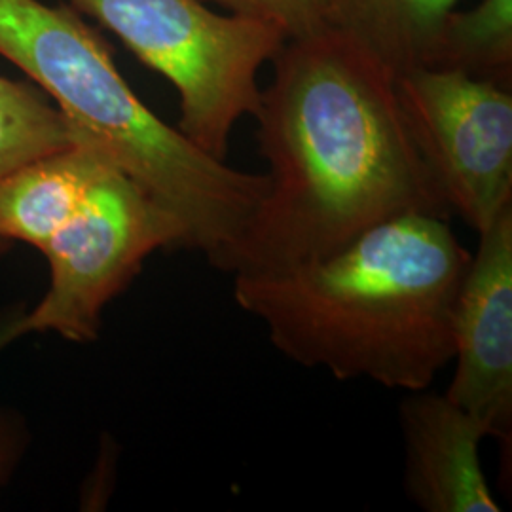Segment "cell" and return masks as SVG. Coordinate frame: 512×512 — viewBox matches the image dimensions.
Here are the masks:
<instances>
[{
	"label": "cell",
	"instance_id": "cell-12",
	"mask_svg": "<svg viewBox=\"0 0 512 512\" xmlns=\"http://www.w3.org/2000/svg\"><path fill=\"white\" fill-rule=\"evenodd\" d=\"M80 139L65 114L42 93L0 76V179Z\"/></svg>",
	"mask_w": 512,
	"mask_h": 512
},
{
	"label": "cell",
	"instance_id": "cell-5",
	"mask_svg": "<svg viewBox=\"0 0 512 512\" xmlns=\"http://www.w3.org/2000/svg\"><path fill=\"white\" fill-rule=\"evenodd\" d=\"M173 247L186 249L183 224L110 162L40 249L50 260L52 283L37 308L14 321V338L44 330L73 342L97 338L103 308L148 255Z\"/></svg>",
	"mask_w": 512,
	"mask_h": 512
},
{
	"label": "cell",
	"instance_id": "cell-10",
	"mask_svg": "<svg viewBox=\"0 0 512 512\" xmlns=\"http://www.w3.org/2000/svg\"><path fill=\"white\" fill-rule=\"evenodd\" d=\"M458 0H332V25L357 38L397 74L429 67Z\"/></svg>",
	"mask_w": 512,
	"mask_h": 512
},
{
	"label": "cell",
	"instance_id": "cell-14",
	"mask_svg": "<svg viewBox=\"0 0 512 512\" xmlns=\"http://www.w3.org/2000/svg\"><path fill=\"white\" fill-rule=\"evenodd\" d=\"M12 340H16L14 338V321L0 325V349L4 348L6 344H10Z\"/></svg>",
	"mask_w": 512,
	"mask_h": 512
},
{
	"label": "cell",
	"instance_id": "cell-2",
	"mask_svg": "<svg viewBox=\"0 0 512 512\" xmlns=\"http://www.w3.org/2000/svg\"><path fill=\"white\" fill-rule=\"evenodd\" d=\"M469 260L450 219L406 213L325 258L234 275V300L298 365L420 391L454 361V310Z\"/></svg>",
	"mask_w": 512,
	"mask_h": 512
},
{
	"label": "cell",
	"instance_id": "cell-7",
	"mask_svg": "<svg viewBox=\"0 0 512 512\" xmlns=\"http://www.w3.org/2000/svg\"><path fill=\"white\" fill-rule=\"evenodd\" d=\"M456 370L448 391L486 437L512 435V207L478 234L454 310Z\"/></svg>",
	"mask_w": 512,
	"mask_h": 512
},
{
	"label": "cell",
	"instance_id": "cell-1",
	"mask_svg": "<svg viewBox=\"0 0 512 512\" xmlns=\"http://www.w3.org/2000/svg\"><path fill=\"white\" fill-rule=\"evenodd\" d=\"M272 61L255 114L270 184L230 274L325 258L406 213L452 217L378 55L332 25L291 40Z\"/></svg>",
	"mask_w": 512,
	"mask_h": 512
},
{
	"label": "cell",
	"instance_id": "cell-13",
	"mask_svg": "<svg viewBox=\"0 0 512 512\" xmlns=\"http://www.w3.org/2000/svg\"><path fill=\"white\" fill-rule=\"evenodd\" d=\"M236 16L279 27L287 40L306 38L332 27V0H203Z\"/></svg>",
	"mask_w": 512,
	"mask_h": 512
},
{
	"label": "cell",
	"instance_id": "cell-3",
	"mask_svg": "<svg viewBox=\"0 0 512 512\" xmlns=\"http://www.w3.org/2000/svg\"><path fill=\"white\" fill-rule=\"evenodd\" d=\"M0 55L183 224L186 249L228 272L268 192L266 173L230 167L160 120L129 88L105 40L71 4L0 0Z\"/></svg>",
	"mask_w": 512,
	"mask_h": 512
},
{
	"label": "cell",
	"instance_id": "cell-9",
	"mask_svg": "<svg viewBox=\"0 0 512 512\" xmlns=\"http://www.w3.org/2000/svg\"><path fill=\"white\" fill-rule=\"evenodd\" d=\"M110 164L88 139L42 156L0 179V247L23 241L38 249L73 217Z\"/></svg>",
	"mask_w": 512,
	"mask_h": 512
},
{
	"label": "cell",
	"instance_id": "cell-8",
	"mask_svg": "<svg viewBox=\"0 0 512 512\" xmlns=\"http://www.w3.org/2000/svg\"><path fill=\"white\" fill-rule=\"evenodd\" d=\"M404 488L425 512H499L480 463V423L444 393L408 391L399 406Z\"/></svg>",
	"mask_w": 512,
	"mask_h": 512
},
{
	"label": "cell",
	"instance_id": "cell-6",
	"mask_svg": "<svg viewBox=\"0 0 512 512\" xmlns=\"http://www.w3.org/2000/svg\"><path fill=\"white\" fill-rule=\"evenodd\" d=\"M406 128L452 217L484 232L512 207V93L454 69L395 76Z\"/></svg>",
	"mask_w": 512,
	"mask_h": 512
},
{
	"label": "cell",
	"instance_id": "cell-4",
	"mask_svg": "<svg viewBox=\"0 0 512 512\" xmlns=\"http://www.w3.org/2000/svg\"><path fill=\"white\" fill-rule=\"evenodd\" d=\"M179 93V131L224 160L243 116L255 118L258 71L285 46L272 23L219 16L203 0H71Z\"/></svg>",
	"mask_w": 512,
	"mask_h": 512
},
{
	"label": "cell",
	"instance_id": "cell-11",
	"mask_svg": "<svg viewBox=\"0 0 512 512\" xmlns=\"http://www.w3.org/2000/svg\"><path fill=\"white\" fill-rule=\"evenodd\" d=\"M429 67L511 88L512 0H480L469 12L454 10L440 29Z\"/></svg>",
	"mask_w": 512,
	"mask_h": 512
}]
</instances>
